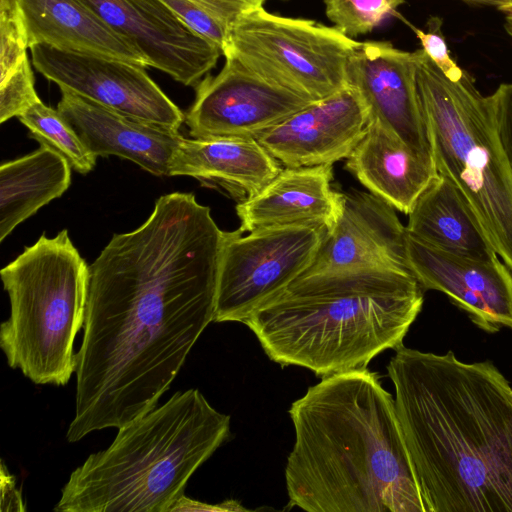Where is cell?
<instances>
[{
	"label": "cell",
	"mask_w": 512,
	"mask_h": 512,
	"mask_svg": "<svg viewBox=\"0 0 512 512\" xmlns=\"http://www.w3.org/2000/svg\"><path fill=\"white\" fill-rule=\"evenodd\" d=\"M225 239L208 206L174 192L88 266L69 442L156 408L214 321Z\"/></svg>",
	"instance_id": "cell-1"
},
{
	"label": "cell",
	"mask_w": 512,
	"mask_h": 512,
	"mask_svg": "<svg viewBox=\"0 0 512 512\" xmlns=\"http://www.w3.org/2000/svg\"><path fill=\"white\" fill-rule=\"evenodd\" d=\"M387 371L425 512H512V385L489 360L395 350Z\"/></svg>",
	"instance_id": "cell-2"
},
{
	"label": "cell",
	"mask_w": 512,
	"mask_h": 512,
	"mask_svg": "<svg viewBox=\"0 0 512 512\" xmlns=\"http://www.w3.org/2000/svg\"><path fill=\"white\" fill-rule=\"evenodd\" d=\"M285 468L290 507L425 512L395 402L367 368L322 378L294 401Z\"/></svg>",
	"instance_id": "cell-3"
},
{
	"label": "cell",
	"mask_w": 512,
	"mask_h": 512,
	"mask_svg": "<svg viewBox=\"0 0 512 512\" xmlns=\"http://www.w3.org/2000/svg\"><path fill=\"white\" fill-rule=\"evenodd\" d=\"M423 303L409 270H338L298 276L243 323L272 361L324 378L402 347Z\"/></svg>",
	"instance_id": "cell-4"
},
{
	"label": "cell",
	"mask_w": 512,
	"mask_h": 512,
	"mask_svg": "<svg viewBox=\"0 0 512 512\" xmlns=\"http://www.w3.org/2000/svg\"><path fill=\"white\" fill-rule=\"evenodd\" d=\"M230 416L197 389L118 428L69 476L57 512H169L194 472L226 441Z\"/></svg>",
	"instance_id": "cell-5"
},
{
	"label": "cell",
	"mask_w": 512,
	"mask_h": 512,
	"mask_svg": "<svg viewBox=\"0 0 512 512\" xmlns=\"http://www.w3.org/2000/svg\"><path fill=\"white\" fill-rule=\"evenodd\" d=\"M418 96L432 157L463 194L489 243L512 272V170L489 98L465 72L452 81L423 49L414 52Z\"/></svg>",
	"instance_id": "cell-6"
},
{
	"label": "cell",
	"mask_w": 512,
	"mask_h": 512,
	"mask_svg": "<svg viewBox=\"0 0 512 512\" xmlns=\"http://www.w3.org/2000/svg\"><path fill=\"white\" fill-rule=\"evenodd\" d=\"M88 266L64 229L42 235L1 270L11 312L0 327V347L8 365L34 384L64 386L76 371Z\"/></svg>",
	"instance_id": "cell-7"
},
{
	"label": "cell",
	"mask_w": 512,
	"mask_h": 512,
	"mask_svg": "<svg viewBox=\"0 0 512 512\" xmlns=\"http://www.w3.org/2000/svg\"><path fill=\"white\" fill-rule=\"evenodd\" d=\"M359 43L335 26L280 16L260 7L234 26L223 55L315 102L348 86V60Z\"/></svg>",
	"instance_id": "cell-8"
},
{
	"label": "cell",
	"mask_w": 512,
	"mask_h": 512,
	"mask_svg": "<svg viewBox=\"0 0 512 512\" xmlns=\"http://www.w3.org/2000/svg\"><path fill=\"white\" fill-rule=\"evenodd\" d=\"M227 232L214 322H241L313 263L328 229L289 225Z\"/></svg>",
	"instance_id": "cell-9"
},
{
	"label": "cell",
	"mask_w": 512,
	"mask_h": 512,
	"mask_svg": "<svg viewBox=\"0 0 512 512\" xmlns=\"http://www.w3.org/2000/svg\"><path fill=\"white\" fill-rule=\"evenodd\" d=\"M195 90V100L185 114L194 139H256L312 103L232 56H225L221 71L207 74Z\"/></svg>",
	"instance_id": "cell-10"
},
{
	"label": "cell",
	"mask_w": 512,
	"mask_h": 512,
	"mask_svg": "<svg viewBox=\"0 0 512 512\" xmlns=\"http://www.w3.org/2000/svg\"><path fill=\"white\" fill-rule=\"evenodd\" d=\"M35 69L66 89L127 116L178 130L185 114L150 78L144 66L93 54L30 47Z\"/></svg>",
	"instance_id": "cell-11"
},
{
	"label": "cell",
	"mask_w": 512,
	"mask_h": 512,
	"mask_svg": "<svg viewBox=\"0 0 512 512\" xmlns=\"http://www.w3.org/2000/svg\"><path fill=\"white\" fill-rule=\"evenodd\" d=\"M147 59L149 67L196 86L223 55L161 0H81Z\"/></svg>",
	"instance_id": "cell-12"
},
{
	"label": "cell",
	"mask_w": 512,
	"mask_h": 512,
	"mask_svg": "<svg viewBox=\"0 0 512 512\" xmlns=\"http://www.w3.org/2000/svg\"><path fill=\"white\" fill-rule=\"evenodd\" d=\"M346 78L364 103L368 120H376L410 149L433 158L417 91L414 52L387 41L360 42L348 60Z\"/></svg>",
	"instance_id": "cell-13"
},
{
	"label": "cell",
	"mask_w": 512,
	"mask_h": 512,
	"mask_svg": "<svg viewBox=\"0 0 512 512\" xmlns=\"http://www.w3.org/2000/svg\"><path fill=\"white\" fill-rule=\"evenodd\" d=\"M408 268L424 290L444 293L487 333L512 329V272L499 256L477 260L429 246L407 233Z\"/></svg>",
	"instance_id": "cell-14"
},
{
	"label": "cell",
	"mask_w": 512,
	"mask_h": 512,
	"mask_svg": "<svg viewBox=\"0 0 512 512\" xmlns=\"http://www.w3.org/2000/svg\"><path fill=\"white\" fill-rule=\"evenodd\" d=\"M367 123L364 103L347 86L308 104L256 139L284 167L334 164L348 158Z\"/></svg>",
	"instance_id": "cell-15"
},
{
	"label": "cell",
	"mask_w": 512,
	"mask_h": 512,
	"mask_svg": "<svg viewBox=\"0 0 512 512\" xmlns=\"http://www.w3.org/2000/svg\"><path fill=\"white\" fill-rule=\"evenodd\" d=\"M406 235V227L389 203L369 191L345 192L340 217L301 275L370 268L409 270Z\"/></svg>",
	"instance_id": "cell-16"
},
{
	"label": "cell",
	"mask_w": 512,
	"mask_h": 512,
	"mask_svg": "<svg viewBox=\"0 0 512 512\" xmlns=\"http://www.w3.org/2000/svg\"><path fill=\"white\" fill-rule=\"evenodd\" d=\"M57 110L97 157L128 159L156 176H169L171 158L182 136L178 130L142 121L66 89Z\"/></svg>",
	"instance_id": "cell-17"
},
{
	"label": "cell",
	"mask_w": 512,
	"mask_h": 512,
	"mask_svg": "<svg viewBox=\"0 0 512 512\" xmlns=\"http://www.w3.org/2000/svg\"><path fill=\"white\" fill-rule=\"evenodd\" d=\"M333 164L284 167L258 193L238 202L240 229L321 225L330 231L343 208V192L333 189Z\"/></svg>",
	"instance_id": "cell-18"
},
{
	"label": "cell",
	"mask_w": 512,
	"mask_h": 512,
	"mask_svg": "<svg viewBox=\"0 0 512 512\" xmlns=\"http://www.w3.org/2000/svg\"><path fill=\"white\" fill-rule=\"evenodd\" d=\"M281 169L255 138L182 137L169 176H191L207 186H220L241 202L258 193Z\"/></svg>",
	"instance_id": "cell-19"
},
{
	"label": "cell",
	"mask_w": 512,
	"mask_h": 512,
	"mask_svg": "<svg viewBox=\"0 0 512 512\" xmlns=\"http://www.w3.org/2000/svg\"><path fill=\"white\" fill-rule=\"evenodd\" d=\"M345 168L369 192L407 215L438 175L433 158L410 149L373 119L368 120Z\"/></svg>",
	"instance_id": "cell-20"
},
{
	"label": "cell",
	"mask_w": 512,
	"mask_h": 512,
	"mask_svg": "<svg viewBox=\"0 0 512 512\" xmlns=\"http://www.w3.org/2000/svg\"><path fill=\"white\" fill-rule=\"evenodd\" d=\"M29 48L36 44L149 67L147 59L81 0H19Z\"/></svg>",
	"instance_id": "cell-21"
},
{
	"label": "cell",
	"mask_w": 512,
	"mask_h": 512,
	"mask_svg": "<svg viewBox=\"0 0 512 512\" xmlns=\"http://www.w3.org/2000/svg\"><path fill=\"white\" fill-rule=\"evenodd\" d=\"M408 217L407 233L429 246L477 260L498 257L463 194L444 175L430 182Z\"/></svg>",
	"instance_id": "cell-22"
},
{
	"label": "cell",
	"mask_w": 512,
	"mask_h": 512,
	"mask_svg": "<svg viewBox=\"0 0 512 512\" xmlns=\"http://www.w3.org/2000/svg\"><path fill=\"white\" fill-rule=\"evenodd\" d=\"M71 184V166L56 151H36L0 167V241Z\"/></svg>",
	"instance_id": "cell-23"
},
{
	"label": "cell",
	"mask_w": 512,
	"mask_h": 512,
	"mask_svg": "<svg viewBox=\"0 0 512 512\" xmlns=\"http://www.w3.org/2000/svg\"><path fill=\"white\" fill-rule=\"evenodd\" d=\"M193 32L223 52L238 21L266 0H161Z\"/></svg>",
	"instance_id": "cell-24"
},
{
	"label": "cell",
	"mask_w": 512,
	"mask_h": 512,
	"mask_svg": "<svg viewBox=\"0 0 512 512\" xmlns=\"http://www.w3.org/2000/svg\"><path fill=\"white\" fill-rule=\"evenodd\" d=\"M18 118L40 146L59 153L75 171L87 174L94 168L96 156L57 109L46 106L40 100Z\"/></svg>",
	"instance_id": "cell-25"
},
{
	"label": "cell",
	"mask_w": 512,
	"mask_h": 512,
	"mask_svg": "<svg viewBox=\"0 0 512 512\" xmlns=\"http://www.w3.org/2000/svg\"><path fill=\"white\" fill-rule=\"evenodd\" d=\"M328 19L345 35L353 38L377 27L404 0H325Z\"/></svg>",
	"instance_id": "cell-26"
},
{
	"label": "cell",
	"mask_w": 512,
	"mask_h": 512,
	"mask_svg": "<svg viewBox=\"0 0 512 512\" xmlns=\"http://www.w3.org/2000/svg\"><path fill=\"white\" fill-rule=\"evenodd\" d=\"M0 80L28 60V34L19 0H0Z\"/></svg>",
	"instance_id": "cell-27"
},
{
	"label": "cell",
	"mask_w": 512,
	"mask_h": 512,
	"mask_svg": "<svg viewBox=\"0 0 512 512\" xmlns=\"http://www.w3.org/2000/svg\"><path fill=\"white\" fill-rule=\"evenodd\" d=\"M29 59L0 80V123L21 116L39 102Z\"/></svg>",
	"instance_id": "cell-28"
},
{
	"label": "cell",
	"mask_w": 512,
	"mask_h": 512,
	"mask_svg": "<svg viewBox=\"0 0 512 512\" xmlns=\"http://www.w3.org/2000/svg\"><path fill=\"white\" fill-rule=\"evenodd\" d=\"M414 31L421 42L424 52L444 75L452 81L461 79L465 71L450 57L446 41L440 31V20L432 18L427 32L417 28H414Z\"/></svg>",
	"instance_id": "cell-29"
},
{
	"label": "cell",
	"mask_w": 512,
	"mask_h": 512,
	"mask_svg": "<svg viewBox=\"0 0 512 512\" xmlns=\"http://www.w3.org/2000/svg\"><path fill=\"white\" fill-rule=\"evenodd\" d=\"M488 98L497 135L512 170V83L501 84Z\"/></svg>",
	"instance_id": "cell-30"
},
{
	"label": "cell",
	"mask_w": 512,
	"mask_h": 512,
	"mask_svg": "<svg viewBox=\"0 0 512 512\" xmlns=\"http://www.w3.org/2000/svg\"><path fill=\"white\" fill-rule=\"evenodd\" d=\"M1 511H25L26 508L19 490L16 489L14 477L1 464Z\"/></svg>",
	"instance_id": "cell-31"
},
{
	"label": "cell",
	"mask_w": 512,
	"mask_h": 512,
	"mask_svg": "<svg viewBox=\"0 0 512 512\" xmlns=\"http://www.w3.org/2000/svg\"><path fill=\"white\" fill-rule=\"evenodd\" d=\"M226 510H243L234 501H227L218 505H208L186 497L184 494L177 499L170 507L169 512L174 511H226Z\"/></svg>",
	"instance_id": "cell-32"
},
{
	"label": "cell",
	"mask_w": 512,
	"mask_h": 512,
	"mask_svg": "<svg viewBox=\"0 0 512 512\" xmlns=\"http://www.w3.org/2000/svg\"><path fill=\"white\" fill-rule=\"evenodd\" d=\"M470 3L482 4L496 7L505 12H510L512 10V0H464Z\"/></svg>",
	"instance_id": "cell-33"
},
{
	"label": "cell",
	"mask_w": 512,
	"mask_h": 512,
	"mask_svg": "<svg viewBox=\"0 0 512 512\" xmlns=\"http://www.w3.org/2000/svg\"><path fill=\"white\" fill-rule=\"evenodd\" d=\"M506 28L508 32L512 35V10L507 13Z\"/></svg>",
	"instance_id": "cell-34"
}]
</instances>
